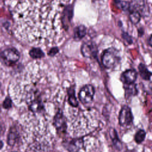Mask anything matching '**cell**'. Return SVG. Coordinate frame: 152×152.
I'll return each instance as SVG.
<instances>
[{
    "label": "cell",
    "instance_id": "obj_16",
    "mask_svg": "<svg viewBox=\"0 0 152 152\" xmlns=\"http://www.w3.org/2000/svg\"><path fill=\"white\" fill-rule=\"evenodd\" d=\"M128 85L127 87H125V92L126 96L128 97H130L131 96L136 95L137 93V90L135 87V86L133 84H127Z\"/></svg>",
    "mask_w": 152,
    "mask_h": 152
},
{
    "label": "cell",
    "instance_id": "obj_23",
    "mask_svg": "<svg viewBox=\"0 0 152 152\" xmlns=\"http://www.w3.org/2000/svg\"><path fill=\"white\" fill-rule=\"evenodd\" d=\"M12 152H17V151H12Z\"/></svg>",
    "mask_w": 152,
    "mask_h": 152
},
{
    "label": "cell",
    "instance_id": "obj_24",
    "mask_svg": "<svg viewBox=\"0 0 152 152\" xmlns=\"http://www.w3.org/2000/svg\"><path fill=\"white\" fill-rule=\"evenodd\" d=\"M0 87H1V84H0Z\"/></svg>",
    "mask_w": 152,
    "mask_h": 152
},
{
    "label": "cell",
    "instance_id": "obj_3",
    "mask_svg": "<svg viewBox=\"0 0 152 152\" xmlns=\"http://www.w3.org/2000/svg\"><path fill=\"white\" fill-rule=\"evenodd\" d=\"M20 58L18 51L14 48H7L0 53V61L5 65L11 66L15 64Z\"/></svg>",
    "mask_w": 152,
    "mask_h": 152
},
{
    "label": "cell",
    "instance_id": "obj_17",
    "mask_svg": "<svg viewBox=\"0 0 152 152\" xmlns=\"http://www.w3.org/2000/svg\"><path fill=\"white\" fill-rule=\"evenodd\" d=\"M145 137V132L144 130L141 129L136 133L135 135V140L137 143L140 144L144 140Z\"/></svg>",
    "mask_w": 152,
    "mask_h": 152
},
{
    "label": "cell",
    "instance_id": "obj_9",
    "mask_svg": "<svg viewBox=\"0 0 152 152\" xmlns=\"http://www.w3.org/2000/svg\"><path fill=\"white\" fill-rule=\"evenodd\" d=\"M81 52L83 55L87 58L95 57L97 54L96 48L91 43H85L82 47Z\"/></svg>",
    "mask_w": 152,
    "mask_h": 152
},
{
    "label": "cell",
    "instance_id": "obj_5",
    "mask_svg": "<svg viewBox=\"0 0 152 152\" xmlns=\"http://www.w3.org/2000/svg\"><path fill=\"white\" fill-rule=\"evenodd\" d=\"M94 92V88L91 85L87 84L83 86L78 93V97L80 102L83 104L91 102L93 100Z\"/></svg>",
    "mask_w": 152,
    "mask_h": 152
},
{
    "label": "cell",
    "instance_id": "obj_1",
    "mask_svg": "<svg viewBox=\"0 0 152 152\" xmlns=\"http://www.w3.org/2000/svg\"><path fill=\"white\" fill-rule=\"evenodd\" d=\"M69 0H23L17 9V31L35 45H54L61 42L66 28Z\"/></svg>",
    "mask_w": 152,
    "mask_h": 152
},
{
    "label": "cell",
    "instance_id": "obj_22",
    "mask_svg": "<svg viewBox=\"0 0 152 152\" xmlns=\"http://www.w3.org/2000/svg\"><path fill=\"white\" fill-rule=\"evenodd\" d=\"M126 152H135V151H127Z\"/></svg>",
    "mask_w": 152,
    "mask_h": 152
},
{
    "label": "cell",
    "instance_id": "obj_18",
    "mask_svg": "<svg viewBox=\"0 0 152 152\" xmlns=\"http://www.w3.org/2000/svg\"><path fill=\"white\" fill-rule=\"evenodd\" d=\"M130 18H131V20L132 21V23H134V24H136L137 23H138L140 21V15L138 12L134 11L133 12H132L131 14Z\"/></svg>",
    "mask_w": 152,
    "mask_h": 152
},
{
    "label": "cell",
    "instance_id": "obj_2",
    "mask_svg": "<svg viewBox=\"0 0 152 152\" xmlns=\"http://www.w3.org/2000/svg\"><path fill=\"white\" fill-rule=\"evenodd\" d=\"M121 61L119 51L113 48H107L104 50L102 55V62L103 65L108 69L116 67Z\"/></svg>",
    "mask_w": 152,
    "mask_h": 152
},
{
    "label": "cell",
    "instance_id": "obj_4",
    "mask_svg": "<svg viewBox=\"0 0 152 152\" xmlns=\"http://www.w3.org/2000/svg\"><path fill=\"white\" fill-rule=\"evenodd\" d=\"M133 121V116L131 109L128 106H124L119 115V123L122 126L128 127Z\"/></svg>",
    "mask_w": 152,
    "mask_h": 152
},
{
    "label": "cell",
    "instance_id": "obj_10",
    "mask_svg": "<svg viewBox=\"0 0 152 152\" xmlns=\"http://www.w3.org/2000/svg\"><path fill=\"white\" fill-rule=\"evenodd\" d=\"M19 138V132L15 127L10 129L7 137V143L10 146L15 145Z\"/></svg>",
    "mask_w": 152,
    "mask_h": 152
},
{
    "label": "cell",
    "instance_id": "obj_15",
    "mask_svg": "<svg viewBox=\"0 0 152 152\" xmlns=\"http://www.w3.org/2000/svg\"><path fill=\"white\" fill-rule=\"evenodd\" d=\"M30 56L34 59L41 58L44 56L43 52L39 48H33L29 52Z\"/></svg>",
    "mask_w": 152,
    "mask_h": 152
},
{
    "label": "cell",
    "instance_id": "obj_11",
    "mask_svg": "<svg viewBox=\"0 0 152 152\" xmlns=\"http://www.w3.org/2000/svg\"><path fill=\"white\" fill-rule=\"evenodd\" d=\"M83 145V141L82 139H77L71 141L67 145L66 148L70 152H76L79 150Z\"/></svg>",
    "mask_w": 152,
    "mask_h": 152
},
{
    "label": "cell",
    "instance_id": "obj_6",
    "mask_svg": "<svg viewBox=\"0 0 152 152\" xmlns=\"http://www.w3.org/2000/svg\"><path fill=\"white\" fill-rule=\"evenodd\" d=\"M53 125L58 132H64L65 131L66 129V119L61 110L57 112L54 116Z\"/></svg>",
    "mask_w": 152,
    "mask_h": 152
},
{
    "label": "cell",
    "instance_id": "obj_12",
    "mask_svg": "<svg viewBox=\"0 0 152 152\" xmlns=\"http://www.w3.org/2000/svg\"><path fill=\"white\" fill-rule=\"evenodd\" d=\"M138 69L141 78L145 80H149L151 78V72L148 71L145 65L143 64H140L138 66Z\"/></svg>",
    "mask_w": 152,
    "mask_h": 152
},
{
    "label": "cell",
    "instance_id": "obj_8",
    "mask_svg": "<svg viewBox=\"0 0 152 152\" xmlns=\"http://www.w3.org/2000/svg\"><path fill=\"white\" fill-rule=\"evenodd\" d=\"M28 109L34 113H41L44 109L43 98H37L31 100L28 103Z\"/></svg>",
    "mask_w": 152,
    "mask_h": 152
},
{
    "label": "cell",
    "instance_id": "obj_19",
    "mask_svg": "<svg viewBox=\"0 0 152 152\" xmlns=\"http://www.w3.org/2000/svg\"><path fill=\"white\" fill-rule=\"evenodd\" d=\"M2 106L4 109H8L12 107V100L9 97H7L4 100L2 103Z\"/></svg>",
    "mask_w": 152,
    "mask_h": 152
},
{
    "label": "cell",
    "instance_id": "obj_21",
    "mask_svg": "<svg viewBox=\"0 0 152 152\" xmlns=\"http://www.w3.org/2000/svg\"><path fill=\"white\" fill-rule=\"evenodd\" d=\"M3 146H4V143H3V142H2L1 140H0V150L2 149V148L3 147Z\"/></svg>",
    "mask_w": 152,
    "mask_h": 152
},
{
    "label": "cell",
    "instance_id": "obj_20",
    "mask_svg": "<svg viewBox=\"0 0 152 152\" xmlns=\"http://www.w3.org/2000/svg\"><path fill=\"white\" fill-rule=\"evenodd\" d=\"M58 52V49L56 48H53L52 49H51V50L49 52V55L50 56H53L55 54H56Z\"/></svg>",
    "mask_w": 152,
    "mask_h": 152
},
{
    "label": "cell",
    "instance_id": "obj_13",
    "mask_svg": "<svg viewBox=\"0 0 152 152\" xmlns=\"http://www.w3.org/2000/svg\"><path fill=\"white\" fill-rule=\"evenodd\" d=\"M75 90L72 87H70L68 90V102L69 104L73 107H77L78 105V103L77 100Z\"/></svg>",
    "mask_w": 152,
    "mask_h": 152
},
{
    "label": "cell",
    "instance_id": "obj_7",
    "mask_svg": "<svg viewBox=\"0 0 152 152\" xmlns=\"http://www.w3.org/2000/svg\"><path fill=\"white\" fill-rule=\"evenodd\" d=\"M137 72L134 69H128L122 72L121 76V81L125 84H133L136 80Z\"/></svg>",
    "mask_w": 152,
    "mask_h": 152
},
{
    "label": "cell",
    "instance_id": "obj_14",
    "mask_svg": "<svg viewBox=\"0 0 152 152\" xmlns=\"http://www.w3.org/2000/svg\"><path fill=\"white\" fill-rule=\"evenodd\" d=\"M86 32V28L83 26H80L75 28L74 30V38L76 40H80L82 39L85 36Z\"/></svg>",
    "mask_w": 152,
    "mask_h": 152
}]
</instances>
